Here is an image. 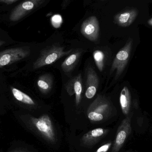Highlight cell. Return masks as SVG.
<instances>
[{
  "label": "cell",
  "instance_id": "1",
  "mask_svg": "<svg viewBox=\"0 0 152 152\" xmlns=\"http://www.w3.org/2000/svg\"><path fill=\"white\" fill-rule=\"evenodd\" d=\"M27 124L33 131L48 143L54 144L57 142L55 128L49 115L44 114L38 118L29 116Z\"/></svg>",
  "mask_w": 152,
  "mask_h": 152
},
{
  "label": "cell",
  "instance_id": "2",
  "mask_svg": "<svg viewBox=\"0 0 152 152\" xmlns=\"http://www.w3.org/2000/svg\"><path fill=\"white\" fill-rule=\"evenodd\" d=\"M72 51H65L64 47L55 45L49 46L41 51L38 58L34 63L33 68L38 69L53 64L62 57L70 54Z\"/></svg>",
  "mask_w": 152,
  "mask_h": 152
},
{
  "label": "cell",
  "instance_id": "3",
  "mask_svg": "<svg viewBox=\"0 0 152 152\" xmlns=\"http://www.w3.org/2000/svg\"><path fill=\"white\" fill-rule=\"evenodd\" d=\"M111 111V105L108 100L102 96H98L88 107V118L94 122L101 121L108 117Z\"/></svg>",
  "mask_w": 152,
  "mask_h": 152
},
{
  "label": "cell",
  "instance_id": "4",
  "mask_svg": "<svg viewBox=\"0 0 152 152\" xmlns=\"http://www.w3.org/2000/svg\"><path fill=\"white\" fill-rule=\"evenodd\" d=\"M133 45V39L129 38L124 47L116 54L110 70V75L115 72V80H118L125 70L130 58Z\"/></svg>",
  "mask_w": 152,
  "mask_h": 152
},
{
  "label": "cell",
  "instance_id": "5",
  "mask_svg": "<svg viewBox=\"0 0 152 152\" xmlns=\"http://www.w3.org/2000/svg\"><path fill=\"white\" fill-rule=\"evenodd\" d=\"M28 47L10 48L0 52V68L18 62L29 56Z\"/></svg>",
  "mask_w": 152,
  "mask_h": 152
},
{
  "label": "cell",
  "instance_id": "6",
  "mask_svg": "<svg viewBox=\"0 0 152 152\" xmlns=\"http://www.w3.org/2000/svg\"><path fill=\"white\" fill-rule=\"evenodd\" d=\"M133 113L128 115L118 128L116 137L113 142L111 152H118L124 145L125 142L132 131L131 118Z\"/></svg>",
  "mask_w": 152,
  "mask_h": 152
},
{
  "label": "cell",
  "instance_id": "7",
  "mask_svg": "<svg viewBox=\"0 0 152 152\" xmlns=\"http://www.w3.org/2000/svg\"><path fill=\"white\" fill-rule=\"evenodd\" d=\"M47 0H24L17 5L12 12L10 16L11 21H17L34 10Z\"/></svg>",
  "mask_w": 152,
  "mask_h": 152
},
{
  "label": "cell",
  "instance_id": "8",
  "mask_svg": "<svg viewBox=\"0 0 152 152\" xmlns=\"http://www.w3.org/2000/svg\"><path fill=\"white\" fill-rule=\"evenodd\" d=\"M81 34L91 42H96L99 37L100 26L99 21L95 16L89 17L85 20L80 28Z\"/></svg>",
  "mask_w": 152,
  "mask_h": 152
},
{
  "label": "cell",
  "instance_id": "9",
  "mask_svg": "<svg viewBox=\"0 0 152 152\" xmlns=\"http://www.w3.org/2000/svg\"><path fill=\"white\" fill-rule=\"evenodd\" d=\"M110 130L102 128L95 129L84 134L81 139L82 145L91 147L99 142L109 133Z\"/></svg>",
  "mask_w": 152,
  "mask_h": 152
},
{
  "label": "cell",
  "instance_id": "10",
  "mask_svg": "<svg viewBox=\"0 0 152 152\" xmlns=\"http://www.w3.org/2000/svg\"><path fill=\"white\" fill-rule=\"evenodd\" d=\"M99 86V78L96 71L91 67L87 69L86 78V96L88 99L93 98Z\"/></svg>",
  "mask_w": 152,
  "mask_h": 152
},
{
  "label": "cell",
  "instance_id": "11",
  "mask_svg": "<svg viewBox=\"0 0 152 152\" xmlns=\"http://www.w3.org/2000/svg\"><path fill=\"white\" fill-rule=\"evenodd\" d=\"M138 14V11L135 9L122 11L114 16V22L122 27L129 26L134 21Z\"/></svg>",
  "mask_w": 152,
  "mask_h": 152
},
{
  "label": "cell",
  "instance_id": "12",
  "mask_svg": "<svg viewBox=\"0 0 152 152\" xmlns=\"http://www.w3.org/2000/svg\"><path fill=\"white\" fill-rule=\"evenodd\" d=\"M66 90L69 96L75 95V102L77 105L80 104L82 92V78L79 74L71 80L66 85Z\"/></svg>",
  "mask_w": 152,
  "mask_h": 152
},
{
  "label": "cell",
  "instance_id": "13",
  "mask_svg": "<svg viewBox=\"0 0 152 152\" xmlns=\"http://www.w3.org/2000/svg\"><path fill=\"white\" fill-rule=\"evenodd\" d=\"M131 103V95L129 89L126 86L124 87L120 95V103L124 115H128L129 114Z\"/></svg>",
  "mask_w": 152,
  "mask_h": 152
},
{
  "label": "cell",
  "instance_id": "14",
  "mask_svg": "<svg viewBox=\"0 0 152 152\" xmlns=\"http://www.w3.org/2000/svg\"><path fill=\"white\" fill-rule=\"evenodd\" d=\"M81 53V51L75 52L64 61L61 64V68L65 73H69L74 68Z\"/></svg>",
  "mask_w": 152,
  "mask_h": 152
},
{
  "label": "cell",
  "instance_id": "15",
  "mask_svg": "<svg viewBox=\"0 0 152 152\" xmlns=\"http://www.w3.org/2000/svg\"><path fill=\"white\" fill-rule=\"evenodd\" d=\"M53 80L52 77L49 74H45L40 76L37 81V85L40 92L42 94L49 93L52 88Z\"/></svg>",
  "mask_w": 152,
  "mask_h": 152
},
{
  "label": "cell",
  "instance_id": "16",
  "mask_svg": "<svg viewBox=\"0 0 152 152\" xmlns=\"http://www.w3.org/2000/svg\"><path fill=\"white\" fill-rule=\"evenodd\" d=\"M12 93L14 98L22 103L29 105H34L35 103L32 98L26 93L15 88H11Z\"/></svg>",
  "mask_w": 152,
  "mask_h": 152
},
{
  "label": "cell",
  "instance_id": "17",
  "mask_svg": "<svg viewBox=\"0 0 152 152\" xmlns=\"http://www.w3.org/2000/svg\"><path fill=\"white\" fill-rule=\"evenodd\" d=\"M93 57L94 60L96 65L100 72L103 70L104 67V54L102 51L97 50H95L93 53Z\"/></svg>",
  "mask_w": 152,
  "mask_h": 152
},
{
  "label": "cell",
  "instance_id": "18",
  "mask_svg": "<svg viewBox=\"0 0 152 152\" xmlns=\"http://www.w3.org/2000/svg\"><path fill=\"white\" fill-rule=\"evenodd\" d=\"M112 142H109L103 145L95 152H108L111 147Z\"/></svg>",
  "mask_w": 152,
  "mask_h": 152
},
{
  "label": "cell",
  "instance_id": "19",
  "mask_svg": "<svg viewBox=\"0 0 152 152\" xmlns=\"http://www.w3.org/2000/svg\"><path fill=\"white\" fill-rule=\"evenodd\" d=\"M19 0H0V2L7 4H10Z\"/></svg>",
  "mask_w": 152,
  "mask_h": 152
},
{
  "label": "cell",
  "instance_id": "20",
  "mask_svg": "<svg viewBox=\"0 0 152 152\" xmlns=\"http://www.w3.org/2000/svg\"><path fill=\"white\" fill-rule=\"evenodd\" d=\"M71 0H63L62 2V7L63 9H65L67 7Z\"/></svg>",
  "mask_w": 152,
  "mask_h": 152
},
{
  "label": "cell",
  "instance_id": "21",
  "mask_svg": "<svg viewBox=\"0 0 152 152\" xmlns=\"http://www.w3.org/2000/svg\"><path fill=\"white\" fill-rule=\"evenodd\" d=\"M10 152H28L26 151H23V150H14V151H12Z\"/></svg>",
  "mask_w": 152,
  "mask_h": 152
},
{
  "label": "cell",
  "instance_id": "22",
  "mask_svg": "<svg viewBox=\"0 0 152 152\" xmlns=\"http://www.w3.org/2000/svg\"><path fill=\"white\" fill-rule=\"evenodd\" d=\"M148 25H150V26H152V18L148 20Z\"/></svg>",
  "mask_w": 152,
  "mask_h": 152
},
{
  "label": "cell",
  "instance_id": "23",
  "mask_svg": "<svg viewBox=\"0 0 152 152\" xmlns=\"http://www.w3.org/2000/svg\"><path fill=\"white\" fill-rule=\"evenodd\" d=\"M4 43H5V42H4V41H2V40L0 39V47L2 45H4Z\"/></svg>",
  "mask_w": 152,
  "mask_h": 152
},
{
  "label": "cell",
  "instance_id": "24",
  "mask_svg": "<svg viewBox=\"0 0 152 152\" xmlns=\"http://www.w3.org/2000/svg\"><path fill=\"white\" fill-rule=\"evenodd\" d=\"M100 1H107V0H100Z\"/></svg>",
  "mask_w": 152,
  "mask_h": 152
},
{
  "label": "cell",
  "instance_id": "25",
  "mask_svg": "<svg viewBox=\"0 0 152 152\" xmlns=\"http://www.w3.org/2000/svg\"><path fill=\"white\" fill-rule=\"evenodd\" d=\"M131 152L128 151V152Z\"/></svg>",
  "mask_w": 152,
  "mask_h": 152
}]
</instances>
